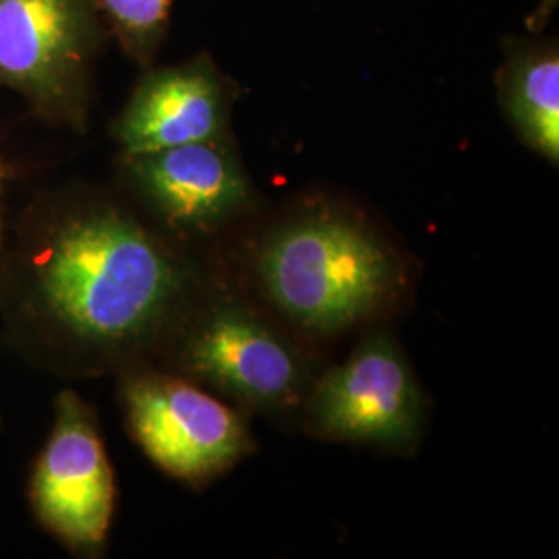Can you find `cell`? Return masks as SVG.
<instances>
[{"label":"cell","instance_id":"obj_4","mask_svg":"<svg viewBox=\"0 0 559 559\" xmlns=\"http://www.w3.org/2000/svg\"><path fill=\"white\" fill-rule=\"evenodd\" d=\"M179 362L191 378L265 413L288 411L311 390L299 348L240 302H216L191 321Z\"/></svg>","mask_w":559,"mask_h":559},{"label":"cell","instance_id":"obj_6","mask_svg":"<svg viewBox=\"0 0 559 559\" xmlns=\"http://www.w3.org/2000/svg\"><path fill=\"white\" fill-rule=\"evenodd\" d=\"M122 404L143 452L177 479L193 485L214 479L253 450L235 408L175 376L131 378Z\"/></svg>","mask_w":559,"mask_h":559},{"label":"cell","instance_id":"obj_5","mask_svg":"<svg viewBox=\"0 0 559 559\" xmlns=\"http://www.w3.org/2000/svg\"><path fill=\"white\" fill-rule=\"evenodd\" d=\"M425 400L388 332L360 340L353 355L307 394L309 427L325 440L404 450L420 433Z\"/></svg>","mask_w":559,"mask_h":559},{"label":"cell","instance_id":"obj_8","mask_svg":"<svg viewBox=\"0 0 559 559\" xmlns=\"http://www.w3.org/2000/svg\"><path fill=\"white\" fill-rule=\"evenodd\" d=\"M124 158L143 200L162 221L182 233H216L253 200L251 180L228 138Z\"/></svg>","mask_w":559,"mask_h":559},{"label":"cell","instance_id":"obj_11","mask_svg":"<svg viewBox=\"0 0 559 559\" xmlns=\"http://www.w3.org/2000/svg\"><path fill=\"white\" fill-rule=\"evenodd\" d=\"M129 59L147 64L166 38L173 0H96Z\"/></svg>","mask_w":559,"mask_h":559},{"label":"cell","instance_id":"obj_7","mask_svg":"<svg viewBox=\"0 0 559 559\" xmlns=\"http://www.w3.org/2000/svg\"><path fill=\"white\" fill-rule=\"evenodd\" d=\"M32 503L48 531L75 551H98L115 512V475L92 411L62 392L50 440L32 479Z\"/></svg>","mask_w":559,"mask_h":559},{"label":"cell","instance_id":"obj_2","mask_svg":"<svg viewBox=\"0 0 559 559\" xmlns=\"http://www.w3.org/2000/svg\"><path fill=\"white\" fill-rule=\"evenodd\" d=\"M263 297L297 328L334 334L369 320L399 299V253L350 212L318 205L280 222L258 247Z\"/></svg>","mask_w":559,"mask_h":559},{"label":"cell","instance_id":"obj_1","mask_svg":"<svg viewBox=\"0 0 559 559\" xmlns=\"http://www.w3.org/2000/svg\"><path fill=\"white\" fill-rule=\"evenodd\" d=\"M32 274L41 309L60 330L102 350L156 336L189 288V272L166 242L115 207L60 222Z\"/></svg>","mask_w":559,"mask_h":559},{"label":"cell","instance_id":"obj_10","mask_svg":"<svg viewBox=\"0 0 559 559\" xmlns=\"http://www.w3.org/2000/svg\"><path fill=\"white\" fill-rule=\"evenodd\" d=\"M498 71L506 119L520 141L554 166L559 162V52L556 40H512Z\"/></svg>","mask_w":559,"mask_h":559},{"label":"cell","instance_id":"obj_9","mask_svg":"<svg viewBox=\"0 0 559 559\" xmlns=\"http://www.w3.org/2000/svg\"><path fill=\"white\" fill-rule=\"evenodd\" d=\"M235 85L207 52L141 78L115 124L124 156L228 138Z\"/></svg>","mask_w":559,"mask_h":559},{"label":"cell","instance_id":"obj_3","mask_svg":"<svg viewBox=\"0 0 559 559\" xmlns=\"http://www.w3.org/2000/svg\"><path fill=\"white\" fill-rule=\"evenodd\" d=\"M102 44L96 0H0V85L50 120L81 124Z\"/></svg>","mask_w":559,"mask_h":559}]
</instances>
